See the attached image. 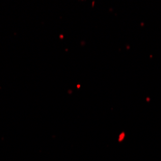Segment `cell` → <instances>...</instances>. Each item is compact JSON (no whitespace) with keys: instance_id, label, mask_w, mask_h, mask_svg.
<instances>
[]
</instances>
